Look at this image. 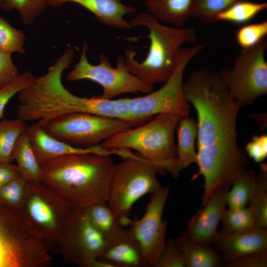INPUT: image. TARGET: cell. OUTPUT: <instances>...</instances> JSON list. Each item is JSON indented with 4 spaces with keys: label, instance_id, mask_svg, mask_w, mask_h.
I'll list each match as a JSON object with an SVG mask.
<instances>
[{
    "label": "cell",
    "instance_id": "obj_2",
    "mask_svg": "<svg viewBox=\"0 0 267 267\" xmlns=\"http://www.w3.org/2000/svg\"><path fill=\"white\" fill-rule=\"evenodd\" d=\"M115 164L109 156L74 154L41 166V180L76 208L107 202Z\"/></svg>",
    "mask_w": 267,
    "mask_h": 267
},
{
    "label": "cell",
    "instance_id": "obj_28",
    "mask_svg": "<svg viewBox=\"0 0 267 267\" xmlns=\"http://www.w3.org/2000/svg\"><path fill=\"white\" fill-rule=\"evenodd\" d=\"M267 8L266 2H256L247 0L237 1L219 13L216 21H224L235 24H245Z\"/></svg>",
    "mask_w": 267,
    "mask_h": 267
},
{
    "label": "cell",
    "instance_id": "obj_19",
    "mask_svg": "<svg viewBox=\"0 0 267 267\" xmlns=\"http://www.w3.org/2000/svg\"><path fill=\"white\" fill-rule=\"evenodd\" d=\"M98 260L109 267H144L140 248L129 230L106 241Z\"/></svg>",
    "mask_w": 267,
    "mask_h": 267
},
{
    "label": "cell",
    "instance_id": "obj_7",
    "mask_svg": "<svg viewBox=\"0 0 267 267\" xmlns=\"http://www.w3.org/2000/svg\"><path fill=\"white\" fill-rule=\"evenodd\" d=\"M50 251L19 211L0 199V267H47Z\"/></svg>",
    "mask_w": 267,
    "mask_h": 267
},
{
    "label": "cell",
    "instance_id": "obj_23",
    "mask_svg": "<svg viewBox=\"0 0 267 267\" xmlns=\"http://www.w3.org/2000/svg\"><path fill=\"white\" fill-rule=\"evenodd\" d=\"M12 158L16 162L20 176L27 182L41 181V167L33 152L28 129L17 140L12 152Z\"/></svg>",
    "mask_w": 267,
    "mask_h": 267
},
{
    "label": "cell",
    "instance_id": "obj_18",
    "mask_svg": "<svg viewBox=\"0 0 267 267\" xmlns=\"http://www.w3.org/2000/svg\"><path fill=\"white\" fill-rule=\"evenodd\" d=\"M48 6L57 7L66 2H73L91 12L103 25L118 29H130L126 15L134 13L135 8L125 4L123 0H47Z\"/></svg>",
    "mask_w": 267,
    "mask_h": 267
},
{
    "label": "cell",
    "instance_id": "obj_14",
    "mask_svg": "<svg viewBox=\"0 0 267 267\" xmlns=\"http://www.w3.org/2000/svg\"><path fill=\"white\" fill-rule=\"evenodd\" d=\"M105 242L89 222L85 210L77 208L68 237L58 253L67 262L81 267H97Z\"/></svg>",
    "mask_w": 267,
    "mask_h": 267
},
{
    "label": "cell",
    "instance_id": "obj_40",
    "mask_svg": "<svg viewBox=\"0 0 267 267\" xmlns=\"http://www.w3.org/2000/svg\"><path fill=\"white\" fill-rule=\"evenodd\" d=\"M20 177L16 165L11 163H0V188Z\"/></svg>",
    "mask_w": 267,
    "mask_h": 267
},
{
    "label": "cell",
    "instance_id": "obj_25",
    "mask_svg": "<svg viewBox=\"0 0 267 267\" xmlns=\"http://www.w3.org/2000/svg\"><path fill=\"white\" fill-rule=\"evenodd\" d=\"M247 205L255 227L267 229V167L265 164L261 165L260 172L257 174L256 185Z\"/></svg>",
    "mask_w": 267,
    "mask_h": 267
},
{
    "label": "cell",
    "instance_id": "obj_17",
    "mask_svg": "<svg viewBox=\"0 0 267 267\" xmlns=\"http://www.w3.org/2000/svg\"><path fill=\"white\" fill-rule=\"evenodd\" d=\"M222 263L267 249V229L256 227L230 234L218 232L214 244Z\"/></svg>",
    "mask_w": 267,
    "mask_h": 267
},
{
    "label": "cell",
    "instance_id": "obj_36",
    "mask_svg": "<svg viewBox=\"0 0 267 267\" xmlns=\"http://www.w3.org/2000/svg\"><path fill=\"white\" fill-rule=\"evenodd\" d=\"M154 267H185L182 253L176 239L166 241L162 253Z\"/></svg>",
    "mask_w": 267,
    "mask_h": 267
},
{
    "label": "cell",
    "instance_id": "obj_13",
    "mask_svg": "<svg viewBox=\"0 0 267 267\" xmlns=\"http://www.w3.org/2000/svg\"><path fill=\"white\" fill-rule=\"evenodd\" d=\"M170 190L163 186L153 193L144 215L129 229L140 248L146 267H154L166 245L168 221L162 216Z\"/></svg>",
    "mask_w": 267,
    "mask_h": 267
},
{
    "label": "cell",
    "instance_id": "obj_39",
    "mask_svg": "<svg viewBox=\"0 0 267 267\" xmlns=\"http://www.w3.org/2000/svg\"><path fill=\"white\" fill-rule=\"evenodd\" d=\"M245 150L254 162H263L267 157V135L262 134L254 136L247 143Z\"/></svg>",
    "mask_w": 267,
    "mask_h": 267
},
{
    "label": "cell",
    "instance_id": "obj_9",
    "mask_svg": "<svg viewBox=\"0 0 267 267\" xmlns=\"http://www.w3.org/2000/svg\"><path fill=\"white\" fill-rule=\"evenodd\" d=\"M206 46L205 44H199L180 48L175 70L163 87L143 96L128 98L129 112L136 125L162 113L188 116L189 104L183 93L184 71L190 61Z\"/></svg>",
    "mask_w": 267,
    "mask_h": 267
},
{
    "label": "cell",
    "instance_id": "obj_3",
    "mask_svg": "<svg viewBox=\"0 0 267 267\" xmlns=\"http://www.w3.org/2000/svg\"><path fill=\"white\" fill-rule=\"evenodd\" d=\"M74 50L68 48L48 69L46 73L35 79L17 95V118L28 123H38L43 127L59 116L70 113L98 114L102 107L96 96L80 97L63 86L62 76L72 63Z\"/></svg>",
    "mask_w": 267,
    "mask_h": 267
},
{
    "label": "cell",
    "instance_id": "obj_26",
    "mask_svg": "<svg viewBox=\"0 0 267 267\" xmlns=\"http://www.w3.org/2000/svg\"><path fill=\"white\" fill-rule=\"evenodd\" d=\"M257 180L254 170H245L232 182L227 192L226 205L228 208L246 207L253 192Z\"/></svg>",
    "mask_w": 267,
    "mask_h": 267
},
{
    "label": "cell",
    "instance_id": "obj_1",
    "mask_svg": "<svg viewBox=\"0 0 267 267\" xmlns=\"http://www.w3.org/2000/svg\"><path fill=\"white\" fill-rule=\"evenodd\" d=\"M183 93L197 116L198 172L193 178H204L202 206L220 189L230 187L249 164L237 144L236 120L241 106L219 73L206 69L190 75L183 83Z\"/></svg>",
    "mask_w": 267,
    "mask_h": 267
},
{
    "label": "cell",
    "instance_id": "obj_6",
    "mask_svg": "<svg viewBox=\"0 0 267 267\" xmlns=\"http://www.w3.org/2000/svg\"><path fill=\"white\" fill-rule=\"evenodd\" d=\"M77 209L41 181L27 182L19 212L35 234L58 252L68 237Z\"/></svg>",
    "mask_w": 267,
    "mask_h": 267
},
{
    "label": "cell",
    "instance_id": "obj_12",
    "mask_svg": "<svg viewBox=\"0 0 267 267\" xmlns=\"http://www.w3.org/2000/svg\"><path fill=\"white\" fill-rule=\"evenodd\" d=\"M88 45L85 42L78 62L67 76L70 82L89 80L98 84L103 89L102 98L111 99L125 93L141 92L146 94L152 92L153 85L132 74L128 70L124 57H117L116 66H111L108 58L103 54L99 55L98 64L90 63L87 57Z\"/></svg>",
    "mask_w": 267,
    "mask_h": 267
},
{
    "label": "cell",
    "instance_id": "obj_8",
    "mask_svg": "<svg viewBox=\"0 0 267 267\" xmlns=\"http://www.w3.org/2000/svg\"><path fill=\"white\" fill-rule=\"evenodd\" d=\"M115 164L107 203L122 223L130 222L134 204L143 196L163 186L157 177L159 171L152 163L130 150Z\"/></svg>",
    "mask_w": 267,
    "mask_h": 267
},
{
    "label": "cell",
    "instance_id": "obj_11",
    "mask_svg": "<svg viewBox=\"0 0 267 267\" xmlns=\"http://www.w3.org/2000/svg\"><path fill=\"white\" fill-rule=\"evenodd\" d=\"M124 120L86 113L65 114L43 127L52 136L71 145L90 147L132 128Z\"/></svg>",
    "mask_w": 267,
    "mask_h": 267
},
{
    "label": "cell",
    "instance_id": "obj_32",
    "mask_svg": "<svg viewBox=\"0 0 267 267\" xmlns=\"http://www.w3.org/2000/svg\"><path fill=\"white\" fill-rule=\"evenodd\" d=\"M240 0H194L191 17L205 23H214L219 13Z\"/></svg>",
    "mask_w": 267,
    "mask_h": 267
},
{
    "label": "cell",
    "instance_id": "obj_29",
    "mask_svg": "<svg viewBox=\"0 0 267 267\" xmlns=\"http://www.w3.org/2000/svg\"><path fill=\"white\" fill-rule=\"evenodd\" d=\"M49 6L47 0H0V7L5 10H15L22 22L32 24Z\"/></svg>",
    "mask_w": 267,
    "mask_h": 267
},
{
    "label": "cell",
    "instance_id": "obj_33",
    "mask_svg": "<svg viewBox=\"0 0 267 267\" xmlns=\"http://www.w3.org/2000/svg\"><path fill=\"white\" fill-rule=\"evenodd\" d=\"M267 35V21L246 24L236 32L235 39L241 49L253 47L265 39Z\"/></svg>",
    "mask_w": 267,
    "mask_h": 267
},
{
    "label": "cell",
    "instance_id": "obj_20",
    "mask_svg": "<svg viewBox=\"0 0 267 267\" xmlns=\"http://www.w3.org/2000/svg\"><path fill=\"white\" fill-rule=\"evenodd\" d=\"M194 0H146L148 12L163 24L181 27L191 17Z\"/></svg>",
    "mask_w": 267,
    "mask_h": 267
},
{
    "label": "cell",
    "instance_id": "obj_34",
    "mask_svg": "<svg viewBox=\"0 0 267 267\" xmlns=\"http://www.w3.org/2000/svg\"><path fill=\"white\" fill-rule=\"evenodd\" d=\"M36 78L33 73L26 70L12 82L0 88V119L4 118L5 108L12 97L30 86Z\"/></svg>",
    "mask_w": 267,
    "mask_h": 267
},
{
    "label": "cell",
    "instance_id": "obj_22",
    "mask_svg": "<svg viewBox=\"0 0 267 267\" xmlns=\"http://www.w3.org/2000/svg\"><path fill=\"white\" fill-rule=\"evenodd\" d=\"M182 253L185 267H219L222 261L212 245L200 244L182 236L176 239Z\"/></svg>",
    "mask_w": 267,
    "mask_h": 267
},
{
    "label": "cell",
    "instance_id": "obj_30",
    "mask_svg": "<svg viewBox=\"0 0 267 267\" xmlns=\"http://www.w3.org/2000/svg\"><path fill=\"white\" fill-rule=\"evenodd\" d=\"M219 233L230 234L255 227L252 214L247 207L226 209L222 218Z\"/></svg>",
    "mask_w": 267,
    "mask_h": 267
},
{
    "label": "cell",
    "instance_id": "obj_16",
    "mask_svg": "<svg viewBox=\"0 0 267 267\" xmlns=\"http://www.w3.org/2000/svg\"><path fill=\"white\" fill-rule=\"evenodd\" d=\"M31 146L41 166L64 156L74 154H95L110 156L119 155L118 149L110 150L101 144L90 147H79L71 145L48 134L42 126L35 122L28 128Z\"/></svg>",
    "mask_w": 267,
    "mask_h": 267
},
{
    "label": "cell",
    "instance_id": "obj_37",
    "mask_svg": "<svg viewBox=\"0 0 267 267\" xmlns=\"http://www.w3.org/2000/svg\"><path fill=\"white\" fill-rule=\"evenodd\" d=\"M222 265L227 267H267V249L244 255Z\"/></svg>",
    "mask_w": 267,
    "mask_h": 267
},
{
    "label": "cell",
    "instance_id": "obj_31",
    "mask_svg": "<svg viewBox=\"0 0 267 267\" xmlns=\"http://www.w3.org/2000/svg\"><path fill=\"white\" fill-rule=\"evenodd\" d=\"M26 36L21 30L13 26L0 16V49L11 55L13 53L24 54Z\"/></svg>",
    "mask_w": 267,
    "mask_h": 267
},
{
    "label": "cell",
    "instance_id": "obj_21",
    "mask_svg": "<svg viewBox=\"0 0 267 267\" xmlns=\"http://www.w3.org/2000/svg\"><path fill=\"white\" fill-rule=\"evenodd\" d=\"M176 130L178 137L177 160L181 171L196 162L197 122L192 117L182 116L178 122Z\"/></svg>",
    "mask_w": 267,
    "mask_h": 267
},
{
    "label": "cell",
    "instance_id": "obj_5",
    "mask_svg": "<svg viewBox=\"0 0 267 267\" xmlns=\"http://www.w3.org/2000/svg\"><path fill=\"white\" fill-rule=\"evenodd\" d=\"M180 115L157 114L151 121L119 133L101 143L108 149H133L154 164L159 172L166 171L177 177L180 170L177 163L175 133Z\"/></svg>",
    "mask_w": 267,
    "mask_h": 267
},
{
    "label": "cell",
    "instance_id": "obj_24",
    "mask_svg": "<svg viewBox=\"0 0 267 267\" xmlns=\"http://www.w3.org/2000/svg\"><path fill=\"white\" fill-rule=\"evenodd\" d=\"M84 209L91 224L106 241L125 229L121 221L107 202L96 203Z\"/></svg>",
    "mask_w": 267,
    "mask_h": 267
},
{
    "label": "cell",
    "instance_id": "obj_4",
    "mask_svg": "<svg viewBox=\"0 0 267 267\" xmlns=\"http://www.w3.org/2000/svg\"><path fill=\"white\" fill-rule=\"evenodd\" d=\"M129 22L132 27L144 26L148 29L150 46L141 62L136 60L135 51L125 50L124 57L129 71L152 85L166 82L175 70L181 46L196 41L194 29L166 26L148 12L137 14Z\"/></svg>",
    "mask_w": 267,
    "mask_h": 267
},
{
    "label": "cell",
    "instance_id": "obj_10",
    "mask_svg": "<svg viewBox=\"0 0 267 267\" xmlns=\"http://www.w3.org/2000/svg\"><path fill=\"white\" fill-rule=\"evenodd\" d=\"M264 39L256 45L241 49L231 68H222L219 74L234 99L241 106L252 104L267 93V62Z\"/></svg>",
    "mask_w": 267,
    "mask_h": 267
},
{
    "label": "cell",
    "instance_id": "obj_27",
    "mask_svg": "<svg viewBox=\"0 0 267 267\" xmlns=\"http://www.w3.org/2000/svg\"><path fill=\"white\" fill-rule=\"evenodd\" d=\"M29 127L27 123L17 118L0 119V163H11L15 144L20 134Z\"/></svg>",
    "mask_w": 267,
    "mask_h": 267
},
{
    "label": "cell",
    "instance_id": "obj_38",
    "mask_svg": "<svg viewBox=\"0 0 267 267\" xmlns=\"http://www.w3.org/2000/svg\"><path fill=\"white\" fill-rule=\"evenodd\" d=\"M11 56L0 49V88L12 82L20 74Z\"/></svg>",
    "mask_w": 267,
    "mask_h": 267
},
{
    "label": "cell",
    "instance_id": "obj_15",
    "mask_svg": "<svg viewBox=\"0 0 267 267\" xmlns=\"http://www.w3.org/2000/svg\"><path fill=\"white\" fill-rule=\"evenodd\" d=\"M230 187L220 189L201 206L189 221L181 236L202 244H214L218 225L227 209L226 196Z\"/></svg>",
    "mask_w": 267,
    "mask_h": 267
},
{
    "label": "cell",
    "instance_id": "obj_35",
    "mask_svg": "<svg viewBox=\"0 0 267 267\" xmlns=\"http://www.w3.org/2000/svg\"><path fill=\"white\" fill-rule=\"evenodd\" d=\"M27 182L21 176L0 188V199L20 210L22 205Z\"/></svg>",
    "mask_w": 267,
    "mask_h": 267
}]
</instances>
